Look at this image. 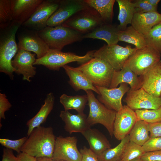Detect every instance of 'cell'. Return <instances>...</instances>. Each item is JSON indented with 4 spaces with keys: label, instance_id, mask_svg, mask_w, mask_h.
Segmentation results:
<instances>
[{
    "label": "cell",
    "instance_id": "ba28073f",
    "mask_svg": "<svg viewBox=\"0 0 161 161\" xmlns=\"http://www.w3.org/2000/svg\"><path fill=\"white\" fill-rule=\"evenodd\" d=\"M104 23L98 13L90 7L78 12L62 25L85 34Z\"/></svg>",
    "mask_w": 161,
    "mask_h": 161
},
{
    "label": "cell",
    "instance_id": "e575fe53",
    "mask_svg": "<svg viewBox=\"0 0 161 161\" xmlns=\"http://www.w3.org/2000/svg\"><path fill=\"white\" fill-rule=\"evenodd\" d=\"M135 111L138 120H143L148 123L161 122V106L156 109H139Z\"/></svg>",
    "mask_w": 161,
    "mask_h": 161
},
{
    "label": "cell",
    "instance_id": "f546056e",
    "mask_svg": "<svg viewBox=\"0 0 161 161\" xmlns=\"http://www.w3.org/2000/svg\"><path fill=\"white\" fill-rule=\"evenodd\" d=\"M148 123L138 120L129 134L130 141L142 146L150 138Z\"/></svg>",
    "mask_w": 161,
    "mask_h": 161
},
{
    "label": "cell",
    "instance_id": "9a60e30c",
    "mask_svg": "<svg viewBox=\"0 0 161 161\" xmlns=\"http://www.w3.org/2000/svg\"><path fill=\"white\" fill-rule=\"evenodd\" d=\"M137 117L135 111L127 105L116 112L114 125L113 135L121 140L129 135L136 122Z\"/></svg>",
    "mask_w": 161,
    "mask_h": 161
},
{
    "label": "cell",
    "instance_id": "f1b7e54d",
    "mask_svg": "<svg viewBox=\"0 0 161 161\" xmlns=\"http://www.w3.org/2000/svg\"><path fill=\"white\" fill-rule=\"evenodd\" d=\"M118 38L119 41L132 44L137 49L147 46L144 35L138 32L131 25L125 30L120 31Z\"/></svg>",
    "mask_w": 161,
    "mask_h": 161
},
{
    "label": "cell",
    "instance_id": "ee69618b",
    "mask_svg": "<svg viewBox=\"0 0 161 161\" xmlns=\"http://www.w3.org/2000/svg\"><path fill=\"white\" fill-rule=\"evenodd\" d=\"M3 151L1 161H18V157L14 155L13 150L4 148Z\"/></svg>",
    "mask_w": 161,
    "mask_h": 161
},
{
    "label": "cell",
    "instance_id": "7bdbcfd3",
    "mask_svg": "<svg viewBox=\"0 0 161 161\" xmlns=\"http://www.w3.org/2000/svg\"><path fill=\"white\" fill-rule=\"evenodd\" d=\"M150 138L161 137V122L148 123Z\"/></svg>",
    "mask_w": 161,
    "mask_h": 161
},
{
    "label": "cell",
    "instance_id": "bcb514c9",
    "mask_svg": "<svg viewBox=\"0 0 161 161\" xmlns=\"http://www.w3.org/2000/svg\"><path fill=\"white\" fill-rule=\"evenodd\" d=\"M146 1L154 7L157 8L160 0H146Z\"/></svg>",
    "mask_w": 161,
    "mask_h": 161
},
{
    "label": "cell",
    "instance_id": "681fc988",
    "mask_svg": "<svg viewBox=\"0 0 161 161\" xmlns=\"http://www.w3.org/2000/svg\"><path fill=\"white\" fill-rule=\"evenodd\" d=\"M123 161L121 160H119V161Z\"/></svg>",
    "mask_w": 161,
    "mask_h": 161
},
{
    "label": "cell",
    "instance_id": "f35d334b",
    "mask_svg": "<svg viewBox=\"0 0 161 161\" xmlns=\"http://www.w3.org/2000/svg\"><path fill=\"white\" fill-rule=\"evenodd\" d=\"M145 152L161 150V137L150 138L142 146Z\"/></svg>",
    "mask_w": 161,
    "mask_h": 161
},
{
    "label": "cell",
    "instance_id": "277c9868",
    "mask_svg": "<svg viewBox=\"0 0 161 161\" xmlns=\"http://www.w3.org/2000/svg\"><path fill=\"white\" fill-rule=\"evenodd\" d=\"M77 67L95 86L109 88L114 70L104 61L93 57Z\"/></svg>",
    "mask_w": 161,
    "mask_h": 161
},
{
    "label": "cell",
    "instance_id": "d6986e66",
    "mask_svg": "<svg viewBox=\"0 0 161 161\" xmlns=\"http://www.w3.org/2000/svg\"><path fill=\"white\" fill-rule=\"evenodd\" d=\"M43 0H11L14 21L22 25Z\"/></svg>",
    "mask_w": 161,
    "mask_h": 161
},
{
    "label": "cell",
    "instance_id": "60d3db41",
    "mask_svg": "<svg viewBox=\"0 0 161 161\" xmlns=\"http://www.w3.org/2000/svg\"><path fill=\"white\" fill-rule=\"evenodd\" d=\"M79 151L82 155L81 161H99L98 156L86 146Z\"/></svg>",
    "mask_w": 161,
    "mask_h": 161
},
{
    "label": "cell",
    "instance_id": "9c48e42d",
    "mask_svg": "<svg viewBox=\"0 0 161 161\" xmlns=\"http://www.w3.org/2000/svg\"><path fill=\"white\" fill-rule=\"evenodd\" d=\"M159 52L148 46L137 49L128 60L131 69L140 76L156 65L160 60Z\"/></svg>",
    "mask_w": 161,
    "mask_h": 161
},
{
    "label": "cell",
    "instance_id": "b9f144b4",
    "mask_svg": "<svg viewBox=\"0 0 161 161\" xmlns=\"http://www.w3.org/2000/svg\"><path fill=\"white\" fill-rule=\"evenodd\" d=\"M140 158L145 161H161V150L145 152Z\"/></svg>",
    "mask_w": 161,
    "mask_h": 161
},
{
    "label": "cell",
    "instance_id": "7dc6e473",
    "mask_svg": "<svg viewBox=\"0 0 161 161\" xmlns=\"http://www.w3.org/2000/svg\"><path fill=\"white\" fill-rule=\"evenodd\" d=\"M36 158L37 161H53L52 158L47 157H41Z\"/></svg>",
    "mask_w": 161,
    "mask_h": 161
},
{
    "label": "cell",
    "instance_id": "c3c4849f",
    "mask_svg": "<svg viewBox=\"0 0 161 161\" xmlns=\"http://www.w3.org/2000/svg\"><path fill=\"white\" fill-rule=\"evenodd\" d=\"M130 161H145L141 159L140 158H137Z\"/></svg>",
    "mask_w": 161,
    "mask_h": 161
},
{
    "label": "cell",
    "instance_id": "ab89813d",
    "mask_svg": "<svg viewBox=\"0 0 161 161\" xmlns=\"http://www.w3.org/2000/svg\"><path fill=\"white\" fill-rule=\"evenodd\" d=\"M12 105L7 98L5 94L0 93V127L2 126L1 123L2 119H5V112L8 110L11 107Z\"/></svg>",
    "mask_w": 161,
    "mask_h": 161
},
{
    "label": "cell",
    "instance_id": "4dcf8cb0",
    "mask_svg": "<svg viewBox=\"0 0 161 161\" xmlns=\"http://www.w3.org/2000/svg\"><path fill=\"white\" fill-rule=\"evenodd\" d=\"M60 102L65 110L73 109L78 113H83L88 99L86 95L70 96L63 94L60 97Z\"/></svg>",
    "mask_w": 161,
    "mask_h": 161
},
{
    "label": "cell",
    "instance_id": "4fadbf2b",
    "mask_svg": "<svg viewBox=\"0 0 161 161\" xmlns=\"http://www.w3.org/2000/svg\"><path fill=\"white\" fill-rule=\"evenodd\" d=\"M125 101L127 106L134 111L156 109L161 106V97H154L142 88L135 90L130 89L127 92Z\"/></svg>",
    "mask_w": 161,
    "mask_h": 161
},
{
    "label": "cell",
    "instance_id": "f6af8a7d",
    "mask_svg": "<svg viewBox=\"0 0 161 161\" xmlns=\"http://www.w3.org/2000/svg\"><path fill=\"white\" fill-rule=\"evenodd\" d=\"M17 157L18 161H37L36 158L22 152L19 153Z\"/></svg>",
    "mask_w": 161,
    "mask_h": 161
},
{
    "label": "cell",
    "instance_id": "836d02e7",
    "mask_svg": "<svg viewBox=\"0 0 161 161\" xmlns=\"http://www.w3.org/2000/svg\"><path fill=\"white\" fill-rule=\"evenodd\" d=\"M146 45L161 53V22L144 35Z\"/></svg>",
    "mask_w": 161,
    "mask_h": 161
},
{
    "label": "cell",
    "instance_id": "3957f363",
    "mask_svg": "<svg viewBox=\"0 0 161 161\" xmlns=\"http://www.w3.org/2000/svg\"><path fill=\"white\" fill-rule=\"evenodd\" d=\"M38 33L49 49L60 51L65 46L83 39V34L62 25L47 26Z\"/></svg>",
    "mask_w": 161,
    "mask_h": 161
},
{
    "label": "cell",
    "instance_id": "5b68a950",
    "mask_svg": "<svg viewBox=\"0 0 161 161\" xmlns=\"http://www.w3.org/2000/svg\"><path fill=\"white\" fill-rule=\"evenodd\" d=\"M89 112L87 120L91 126L100 124L104 126L111 137L113 136L114 125L116 112L101 103L90 90L86 91Z\"/></svg>",
    "mask_w": 161,
    "mask_h": 161
},
{
    "label": "cell",
    "instance_id": "7402d4cb",
    "mask_svg": "<svg viewBox=\"0 0 161 161\" xmlns=\"http://www.w3.org/2000/svg\"><path fill=\"white\" fill-rule=\"evenodd\" d=\"M69 78V83L76 91L83 90L85 92L90 90L98 95L100 93L95 86L84 74L77 67L67 65L62 67Z\"/></svg>",
    "mask_w": 161,
    "mask_h": 161
},
{
    "label": "cell",
    "instance_id": "52a82bcc",
    "mask_svg": "<svg viewBox=\"0 0 161 161\" xmlns=\"http://www.w3.org/2000/svg\"><path fill=\"white\" fill-rule=\"evenodd\" d=\"M137 49L130 45L123 47L115 44H104L95 50L94 57L100 58L107 63L115 71H119L124 66L130 56Z\"/></svg>",
    "mask_w": 161,
    "mask_h": 161
},
{
    "label": "cell",
    "instance_id": "d4e9b609",
    "mask_svg": "<svg viewBox=\"0 0 161 161\" xmlns=\"http://www.w3.org/2000/svg\"><path fill=\"white\" fill-rule=\"evenodd\" d=\"M88 142L89 148L99 156L111 145L105 136L98 130L91 128L81 133Z\"/></svg>",
    "mask_w": 161,
    "mask_h": 161
},
{
    "label": "cell",
    "instance_id": "ac0fdd59",
    "mask_svg": "<svg viewBox=\"0 0 161 161\" xmlns=\"http://www.w3.org/2000/svg\"><path fill=\"white\" fill-rule=\"evenodd\" d=\"M141 88L157 97H161V60L154 66L139 76Z\"/></svg>",
    "mask_w": 161,
    "mask_h": 161
},
{
    "label": "cell",
    "instance_id": "74e56055",
    "mask_svg": "<svg viewBox=\"0 0 161 161\" xmlns=\"http://www.w3.org/2000/svg\"><path fill=\"white\" fill-rule=\"evenodd\" d=\"M132 2L136 12L143 13L157 12V8L151 5L146 0H136Z\"/></svg>",
    "mask_w": 161,
    "mask_h": 161
},
{
    "label": "cell",
    "instance_id": "30bf717a",
    "mask_svg": "<svg viewBox=\"0 0 161 161\" xmlns=\"http://www.w3.org/2000/svg\"><path fill=\"white\" fill-rule=\"evenodd\" d=\"M60 0H43L22 25L27 29L38 31L47 26V22L58 8Z\"/></svg>",
    "mask_w": 161,
    "mask_h": 161
},
{
    "label": "cell",
    "instance_id": "603a6c76",
    "mask_svg": "<svg viewBox=\"0 0 161 161\" xmlns=\"http://www.w3.org/2000/svg\"><path fill=\"white\" fill-rule=\"evenodd\" d=\"M123 83L129 84L132 90L141 88L139 77L131 69L128 61L121 69L114 70L109 88H117L119 84Z\"/></svg>",
    "mask_w": 161,
    "mask_h": 161
},
{
    "label": "cell",
    "instance_id": "d590c367",
    "mask_svg": "<svg viewBox=\"0 0 161 161\" xmlns=\"http://www.w3.org/2000/svg\"><path fill=\"white\" fill-rule=\"evenodd\" d=\"M145 152L142 146L129 141L125 148L121 160L130 161L140 158Z\"/></svg>",
    "mask_w": 161,
    "mask_h": 161
},
{
    "label": "cell",
    "instance_id": "5bb4252c",
    "mask_svg": "<svg viewBox=\"0 0 161 161\" xmlns=\"http://www.w3.org/2000/svg\"><path fill=\"white\" fill-rule=\"evenodd\" d=\"M18 38V49L34 52L37 58L44 56L49 49L39 35L38 31L28 29L25 30L19 33Z\"/></svg>",
    "mask_w": 161,
    "mask_h": 161
},
{
    "label": "cell",
    "instance_id": "f907efd6",
    "mask_svg": "<svg viewBox=\"0 0 161 161\" xmlns=\"http://www.w3.org/2000/svg\"></svg>",
    "mask_w": 161,
    "mask_h": 161
},
{
    "label": "cell",
    "instance_id": "8fae6325",
    "mask_svg": "<svg viewBox=\"0 0 161 161\" xmlns=\"http://www.w3.org/2000/svg\"><path fill=\"white\" fill-rule=\"evenodd\" d=\"M75 136L56 137L52 159L53 161H81L82 155L78 148Z\"/></svg>",
    "mask_w": 161,
    "mask_h": 161
},
{
    "label": "cell",
    "instance_id": "8d00e7d4",
    "mask_svg": "<svg viewBox=\"0 0 161 161\" xmlns=\"http://www.w3.org/2000/svg\"><path fill=\"white\" fill-rule=\"evenodd\" d=\"M27 138L26 137L16 140L0 138V143L5 148L14 150L19 154L21 152V148Z\"/></svg>",
    "mask_w": 161,
    "mask_h": 161
},
{
    "label": "cell",
    "instance_id": "cb8c5ba5",
    "mask_svg": "<svg viewBox=\"0 0 161 161\" xmlns=\"http://www.w3.org/2000/svg\"><path fill=\"white\" fill-rule=\"evenodd\" d=\"M120 31L117 26L112 24L104 23L91 32L84 35L83 38L103 40L108 45L117 44L119 41L118 34Z\"/></svg>",
    "mask_w": 161,
    "mask_h": 161
},
{
    "label": "cell",
    "instance_id": "e0dca14e",
    "mask_svg": "<svg viewBox=\"0 0 161 161\" xmlns=\"http://www.w3.org/2000/svg\"><path fill=\"white\" fill-rule=\"evenodd\" d=\"M36 55L30 52L19 49L12 61L15 72L18 75H22L23 80L30 82V78L33 77L36 74V68L33 66L36 60Z\"/></svg>",
    "mask_w": 161,
    "mask_h": 161
},
{
    "label": "cell",
    "instance_id": "7c38bea8",
    "mask_svg": "<svg viewBox=\"0 0 161 161\" xmlns=\"http://www.w3.org/2000/svg\"><path fill=\"white\" fill-rule=\"evenodd\" d=\"M89 7L84 0H60L58 8L47 22V26L61 25L78 12Z\"/></svg>",
    "mask_w": 161,
    "mask_h": 161
},
{
    "label": "cell",
    "instance_id": "2e32d148",
    "mask_svg": "<svg viewBox=\"0 0 161 161\" xmlns=\"http://www.w3.org/2000/svg\"><path fill=\"white\" fill-rule=\"evenodd\" d=\"M120 85L118 88H113L95 86L100 93L98 100L107 108L116 112L122 108V98L130 89L126 83Z\"/></svg>",
    "mask_w": 161,
    "mask_h": 161
},
{
    "label": "cell",
    "instance_id": "1f68e13d",
    "mask_svg": "<svg viewBox=\"0 0 161 161\" xmlns=\"http://www.w3.org/2000/svg\"><path fill=\"white\" fill-rule=\"evenodd\" d=\"M130 141L129 135L121 140L117 145L108 149L98 156L99 161H117L121 160L125 148Z\"/></svg>",
    "mask_w": 161,
    "mask_h": 161
},
{
    "label": "cell",
    "instance_id": "d6a6232c",
    "mask_svg": "<svg viewBox=\"0 0 161 161\" xmlns=\"http://www.w3.org/2000/svg\"><path fill=\"white\" fill-rule=\"evenodd\" d=\"M14 22L11 0H0V29H4L7 27Z\"/></svg>",
    "mask_w": 161,
    "mask_h": 161
},
{
    "label": "cell",
    "instance_id": "83f0119b",
    "mask_svg": "<svg viewBox=\"0 0 161 161\" xmlns=\"http://www.w3.org/2000/svg\"><path fill=\"white\" fill-rule=\"evenodd\" d=\"M119 7L118 20L120 24L117 27L120 31L126 30L128 24H131L136 11L132 1L130 0H116Z\"/></svg>",
    "mask_w": 161,
    "mask_h": 161
},
{
    "label": "cell",
    "instance_id": "4316f807",
    "mask_svg": "<svg viewBox=\"0 0 161 161\" xmlns=\"http://www.w3.org/2000/svg\"><path fill=\"white\" fill-rule=\"evenodd\" d=\"M90 7L99 14L104 23L112 24L115 0H84Z\"/></svg>",
    "mask_w": 161,
    "mask_h": 161
},
{
    "label": "cell",
    "instance_id": "484cf974",
    "mask_svg": "<svg viewBox=\"0 0 161 161\" xmlns=\"http://www.w3.org/2000/svg\"><path fill=\"white\" fill-rule=\"evenodd\" d=\"M55 98L52 93L47 94L44 104L42 105L38 113L31 119L28 120L26 125L28 129V136L35 128L41 126L46 120L47 117L52 110L55 103Z\"/></svg>",
    "mask_w": 161,
    "mask_h": 161
},
{
    "label": "cell",
    "instance_id": "6da1fadb",
    "mask_svg": "<svg viewBox=\"0 0 161 161\" xmlns=\"http://www.w3.org/2000/svg\"><path fill=\"white\" fill-rule=\"evenodd\" d=\"M55 137L52 128L41 126L33 129L23 145L21 152L38 158H52Z\"/></svg>",
    "mask_w": 161,
    "mask_h": 161
},
{
    "label": "cell",
    "instance_id": "7a4b0ae2",
    "mask_svg": "<svg viewBox=\"0 0 161 161\" xmlns=\"http://www.w3.org/2000/svg\"><path fill=\"white\" fill-rule=\"evenodd\" d=\"M20 24L14 22L7 27L0 29V71L13 79L15 69L12 64V59L16 54L18 48L15 35Z\"/></svg>",
    "mask_w": 161,
    "mask_h": 161
},
{
    "label": "cell",
    "instance_id": "8992f818",
    "mask_svg": "<svg viewBox=\"0 0 161 161\" xmlns=\"http://www.w3.org/2000/svg\"><path fill=\"white\" fill-rule=\"evenodd\" d=\"M95 50L88 52L84 55L79 56L70 52L49 49L42 57L36 59L33 65H42L49 69L59 71L61 67L67 64L77 62L81 64L94 57Z\"/></svg>",
    "mask_w": 161,
    "mask_h": 161
},
{
    "label": "cell",
    "instance_id": "ffe728a7",
    "mask_svg": "<svg viewBox=\"0 0 161 161\" xmlns=\"http://www.w3.org/2000/svg\"><path fill=\"white\" fill-rule=\"evenodd\" d=\"M59 116L65 123V130L70 134L73 132L81 134L91 128L87 120V116L84 113L74 114L64 110L60 112Z\"/></svg>",
    "mask_w": 161,
    "mask_h": 161
},
{
    "label": "cell",
    "instance_id": "44dd1931",
    "mask_svg": "<svg viewBox=\"0 0 161 161\" xmlns=\"http://www.w3.org/2000/svg\"><path fill=\"white\" fill-rule=\"evenodd\" d=\"M161 22V14L158 12L135 13L131 26L139 33L145 35L154 26Z\"/></svg>",
    "mask_w": 161,
    "mask_h": 161
}]
</instances>
